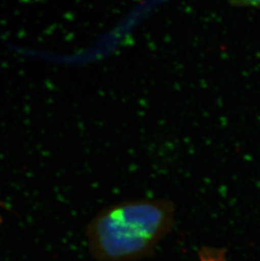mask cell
<instances>
[{
    "label": "cell",
    "mask_w": 260,
    "mask_h": 261,
    "mask_svg": "<svg viewBox=\"0 0 260 261\" xmlns=\"http://www.w3.org/2000/svg\"><path fill=\"white\" fill-rule=\"evenodd\" d=\"M176 208L163 199H139L106 207L91 220L86 239L98 261H137L149 257L172 230Z\"/></svg>",
    "instance_id": "6da1fadb"
},
{
    "label": "cell",
    "mask_w": 260,
    "mask_h": 261,
    "mask_svg": "<svg viewBox=\"0 0 260 261\" xmlns=\"http://www.w3.org/2000/svg\"><path fill=\"white\" fill-rule=\"evenodd\" d=\"M229 3L237 7H253L260 9V0H228Z\"/></svg>",
    "instance_id": "7a4b0ae2"
},
{
    "label": "cell",
    "mask_w": 260,
    "mask_h": 261,
    "mask_svg": "<svg viewBox=\"0 0 260 261\" xmlns=\"http://www.w3.org/2000/svg\"><path fill=\"white\" fill-rule=\"evenodd\" d=\"M0 222H1V219H0Z\"/></svg>",
    "instance_id": "3957f363"
}]
</instances>
